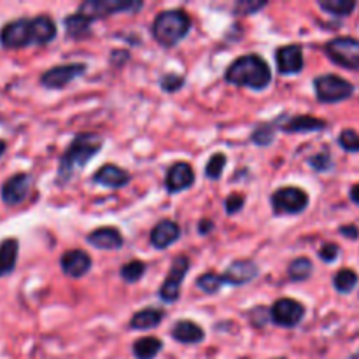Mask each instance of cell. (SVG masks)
<instances>
[{
  "mask_svg": "<svg viewBox=\"0 0 359 359\" xmlns=\"http://www.w3.org/2000/svg\"><path fill=\"white\" fill-rule=\"evenodd\" d=\"M56 37L55 22L47 15L35 16V18H19L9 22L0 30V44L8 49H19L37 44L51 42Z\"/></svg>",
  "mask_w": 359,
  "mask_h": 359,
  "instance_id": "1",
  "label": "cell"
},
{
  "mask_svg": "<svg viewBox=\"0 0 359 359\" xmlns=\"http://www.w3.org/2000/svg\"><path fill=\"white\" fill-rule=\"evenodd\" d=\"M102 144H104V142H102V137L100 135L93 134V131H83V134L76 135L74 141L70 142L69 147H67V151L63 152L62 160H60V167H58L60 184L69 181L77 168L86 167V165L91 161V158L100 151Z\"/></svg>",
  "mask_w": 359,
  "mask_h": 359,
  "instance_id": "2",
  "label": "cell"
},
{
  "mask_svg": "<svg viewBox=\"0 0 359 359\" xmlns=\"http://www.w3.org/2000/svg\"><path fill=\"white\" fill-rule=\"evenodd\" d=\"M225 77L228 83L235 84V86L262 91L272 81V72H270L269 63L262 56L244 55L228 67Z\"/></svg>",
  "mask_w": 359,
  "mask_h": 359,
  "instance_id": "3",
  "label": "cell"
},
{
  "mask_svg": "<svg viewBox=\"0 0 359 359\" xmlns=\"http://www.w3.org/2000/svg\"><path fill=\"white\" fill-rule=\"evenodd\" d=\"M191 29V19L181 9L163 11L154 18L151 26L152 37L163 47H174L181 42Z\"/></svg>",
  "mask_w": 359,
  "mask_h": 359,
  "instance_id": "4",
  "label": "cell"
},
{
  "mask_svg": "<svg viewBox=\"0 0 359 359\" xmlns=\"http://www.w3.org/2000/svg\"><path fill=\"white\" fill-rule=\"evenodd\" d=\"M142 8V2L135 0H88L79 6L77 15L86 18L88 22L107 18L116 13H137Z\"/></svg>",
  "mask_w": 359,
  "mask_h": 359,
  "instance_id": "5",
  "label": "cell"
},
{
  "mask_svg": "<svg viewBox=\"0 0 359 359\" xmlns=\"http://www.w3.org/2000/svg\"><path fill=\"white\" fill-rule=\"evenodd\" d=\"M314 90H316L317 100L323 104H335V102L347 100L354 93V86L349 81L342 79L335 74H326L314 79Z\"/></svg>",
  "mask_w": 359,
  "mask_h": 359,
  "instance_id": "6",
  "label": "cell"
},
{
  "mask_svg": "<svg viewBox=\"0 0 359 359\" xmlns=\"http://www.w3.org/2000/svg\"><path fill=\"white\" fill-rule=\"evenodd\" d=\"M326 55L337 65L349 70H359V40L352 37H337L324 46Z\"/></svg>",
  "mask_w": 359,
  "mask_h": 359,
  "instance_id": "7",
  "label": "cell"
},
{
  "mask_svg": "<svg viewBox=\"0 0 359 359\" xmlns=\"http://www.w3.org/2000/svg\"><path fill=\"white\" fill-rule=\"evenodd\" d=\"M270 202H272V209L277 216L300 214L309 205V195L303 189L287 186V188L277 189Z\"/></svg>",
  "mask_w": 359,
  "mask_h": 359,
  "instance_id": "8",
  "label": "cell"
},
{
  "mask_svg": "<svg viewBox=\"0 0 359 359\" xmlns=\"http://www.w3.org/2000/svg\"><path fill=\"white\" fill-rule=\"evenodd\" d=\"M189 270V258L188 256H177L172 262L170 272H168L167 279L160 287V298L165 303H174L181 296V286L184 280L186 273Z\"/></svg>",
  "mask_w": 359,
  "mask_h": 359,
  "instance_id": "9",
  "label": "cell"
},
{
  "mask_svg": "<svg viewBox=\"0 0 359 359\" xmlns=\"http://www.w3.org/2000/svg\"><path fill=\"white\" fill-rule=\"evenodd\" d=\"M305 316V307L293 298H280L270 309V319L280 328H294Z\"/></svg>",
  "mask_w": 359,
  "mask_h": 359,
  "instance_id": "10",
  "label": "cell"
},
{
  "mask_svg": "<svg viewBox=\"0 0 359 359\" xmlns=\"http://www.w3.org/2000/svg\"><path fill=\"white\" fill-rule=\"evenodd\" d=\"M86 70L84 63H67V65H56L46 70L40 76V84L47 90H63L69 86L74 79L81 77Z\"/></svg>",
  "mask_w": 359,
  "mask_h": 359,
  "instance_id": "11",
  "label": "cell"
},
{
  "mask_svg": "<svg viewBox=\"0 0 359 359\" xmlns=\"http://www.w3.org/2000/svg\"><path fill=\"white\" fill-rule=\"evenodd\" d=\"M30 188H32V175L19 172V174H15L4 182L0 193H2V200H4L6 205L13 207V205H19L22 202H25Z\"/></svg>",
  "mask_w": 359,
  "mask_h": 359,
  "instance_id": "12",
  "label": "cell"
},
{
  "mask_svg": "<svg viewBox=\"0 0 359 359\" xmlns=\"http://www.w3.org/2000/svg\"><path fill=\"white\" fill-rule=\"evenodd\" d=\"M258 273L260 269L254 262H250V260H237L225 270V273L221 276V282L230 284V286H244V284L256 279Z\"/></svg>",
  "mask_w": 359,
  "mask_h": 359,
  "instance_id": "13",
  "label": "cell"
},
{
  "mask_svg": "<svg viewBox=\"0 0 359 359\" xmlns=\"http://www.w3.org/2000/svg\"><path fill=\"white\" fill-rule=\"evenodd\" d=\"M277 70L282 76H291L298 74L303 69V51L298 44H289V46H280L276 51Z\"/></svg>",
  "mask_w": 359,
  "mask_h": 359,
  "instance_id": "14",
  "label": "cell"
},
{
  "mask_svg": "<svg viewBox=\"0 0 359 359\" xmlns=\"http://www.w3.org/2000/svg\"><path fill=\"white\" fill-rule=\"evenodd\" d=\"M195 182V172H193L191 165L186 161H179L174 163L167 172L165 177V188L168 193H181L189 189Z\"/></svg>",
  "mask_w": 359,
  "mask_h": 359,
  "instance_id": "15",
  "label": "cell"
},
{
  "mask_svg": "<svg viewBox=\"0 0 359 359\" xmlns=\"http://www.w3.org/2000/svg\"><path fill=\"white\" fill-rule=\"evenodd\" d=\"M60 265L65 276L72 277V279H79L84 277L91 269V258L90 254L84 253L81 249H72L67 250L65 254L60 260Z\"/></svg>",
  "mask_w": 359,
  "mask_h": 359,
  "instance_id": "16",
  "label": "cell"
},
{
  "mask_svg": "<svg viewBox=\"0 0 359 359\" xmlns=\"http://www.w3.org/2000/svg\"><path fill=\"white\" fill-rule=\"evenodd\" d=\"M179 237H181V228H179L177 223L172 221V219H165L152 228L149 240H151V246L154 249H167L172 244L177 242Z\"/></svg>",
  "mask_w": 359,
  "mask_h": 359,
  "instance_id": "17",
  "label": "cell"
},
{
  "mask_svg": "<svg viewBox=\"0 0 359 359\" xmlns=\"http://www.w3.org/2000/svg\"><path fill=\"white\" fill-rule=\"evenodd\" d=\"M91 179H93V182L106 186V188H123V186H127L130 182L131 175L125 168L118 167V165L107 163L102 165Z\"/></svg>",
  "mask_w": 359,
  "mask_h": 359,
  "instance_id": "18",
  "label": "cell"
},
{
  "mask_svg": "<svg viewBox=\"0 0 359 359\" xmlns=\"http://www.w3.org/2000/svg\"><path fill=\"white\" fill-rule=\"evenodd\" d=\"M88 244L102 250H118L123 247V237H121L120 230L113 228V226H104V228H97L88 235Z\"/></svg>",
  "mask_w": 359,
  "mask_h": 359,
  "instance_id": "19",
  "label": "cell"
},
{
  "mask_svg": "<svg viewBox=\"0 0 359 359\" xmlns=\"http://www.w3.org/2000/svg\"><path fill=\"white\" fill-rule=\"evenodd\" d=\"M172 338L181 344H200L205 338V331L202 326L189 319H181L174 324L170 331Z\"/></svg>",
  "mask_w": 359,
  "mask_h": 359,
  "instance_id": "20",
  "label": "cell"
},
{
  "mask_svg": "<svg viewBox=\"0 0 359 359\" xmlns=\"http://www.w3.org/2000/svg\"><path fill=\"white\" fill-rule=\"evenodd\" d=\"M18 249L19 244L16 239H6L0 244V277H6L15 272Z\"/></svg>",
  "mask_w": 359,
  "mask_h": 359,
  "instance_id": "21",
  "label": "cell"
},
{
  "mask_svg": "<svg viewBox=\"0 0 359 359\" xmlns=\"http://www.w3.org/2000/svg\"><path fill=\"white\" fill-rule=\"evenodd\" d=\"M326 127L323 120L314 116H294L287 123L280 127V130L287 134H301V131H317Z\"/></svg>",
  "mask_w": 359,
  "mask_h": 359,
  "instance_id": "22",
  "label": "cell"
},
{
  "mask_svg": "<svg viewBox=\"0 0 359 359\" xmlns=\"http://www.w3.org/2000/svg\"><path fill=\"white\" fill-rule=\"evenodd\" d=\"M163 310L158 309H144L141 312L134 314L130 319V328L131 330L145 331L152 330V328L160 326V323L163 321Z\"/></svg>",
  "mask_w": 359,
  "mask_h": 359,
  "instance_id": "23",
  "label": "cell"
},
{
  "mask_svg": "<svg viewBox=\"0 0 359 359\" xmlns=\"http://www.w3.org/2000/svg\"><path fill=\"white\" fill-rule=\"evenodd\" d=\"M163 347V342L157 337L141 338L134 344V356L137 359H152L157 358L158 352Z\"/></svg>",
  "mask_w": 359,
  "mask_h": 359,
  "instance_id": "24",
  "label": "cell"
},
{
  "mask_svg": "<svg viewBox=\"0 0 359 359\" xmlns=\"http://www.w3.org/2000/svg\"><path fill=\"white\" fill-rule=\"evenodd\" d=\"M91 22H88L86 18H83L81 15L74 13L69 18H65V33L70 39H84L91 33L90 29Z\"/></svg>",
  "mask_w": 359,
  "mask_h": 359,
  "instance_id": "25",
  "label": "cell"
},
{
  "mask_svg": "<svg viewBox=\"0 0 359 359\" xmlns=\"http://www.w3.org/2000/svg\"><path fill=\"white\" fill-rule=\"evenodd\" d=\"M312 262L309 258H296L291 262L287 273H289V279L293 282H303V280H307L312 276Z\"/></svg>",
  "mask_w": 359,
  "mask_h": 359,
  "instance_id": "26",
  "label": "cell"
},
{
  "mask_svg": "<svg viewBox=\"0 0 359 359\" xmlns=\"http://www.w3.org/2000/svg\"><path fill=\"white\" fill-rule=\"evenodd\" d=\"M319 8L335 16H349L356 9L354 0H321Z\"/></svg>",
  "mask_w": 359,
  "mask_h": 359,
  "instance_id": "27",
  "label": "cell"
},
{
  "mask_svg": "<svg viewBox=\"0 0 359 359\" xmlns=\"http://www.w3.org/2000/svg\"><path fill=\"white\" fill-rule=\"evenodd\" d=\"M145 273V263L141 262V260H134V262H128L127 265L121 266L120 270V276L125 282L128 284H134L138 282V280L144 277Z\"/></svg>",
  "mask_w": 359,
  "mask_h": 359,
  "instance_id": "28",
  "label": "cell"
},
{
  "mask_svg": "<svg viewBox=\"0 0 359 359\" xmlns=\"http://www.w3.org/2000/svg\"><path fill=\"white\" fill-rule=\"evenodd\" d=\"M333 284L335 289H337L338 293H351L356 287V284H358V273L352 272V270L349 269L340 270V272H337V276L333 277Z\"/></svg>",
  "mask_w": 359,
  "mask_h": 359,
  "instance_id": "29",
  "label": "cell"
},
{
  "mask_svg": "<svg viewBox=\"0 0 359 359\" xmlns=\"http://www.w3.org/2000/svg\"><path fill=\"white\" fill-rule=\"evenodd\" d=\"M221 276H218L216 272H205L196 279V287L207 294H216L221 289Z\"/></svg>",
  "mask_w": 359,
  "mask_h": 359,
  "instance_id": "30",
  "label": "cell"
},
{
  "mask_svg": "<svg viewBox=\"0 0 359 359\" xmlns=\"http://www.w3.org/2000/svg\"><path fill=\"white\" fill-rule=\"evenodd\" d=\"M225 167L226 157L223 152H216V154L211 157V160L207 161V165H205V177H209L211 181H218V179H221Z\"/></svg>",
  "mask_w": 359,
  "mask_h": 359,
  "instance_id": "31",
  "label": "cell"
},
{
  "mask_svg": "<svg viewBox=\"0 0 359 359\" xmlns=\"http://www.w3.org/2000/svg\"><path fill=\"white\" fill-rule=\"evenodd\" d=\"M276 137V130H273L272 125H260L256 130L253 131V142L258 145H269L273 142Z\"/></svg>",
  "mask_w": 359,
  "mask_h": 359,
  "instance_id": "32",
  "label": "cell"
},
{
  "mask_svg": "<svg viewBox=\"0 0 359 359\" xmlns=\"http://www.w3.org/2000/svg\"><path fill=\"white\" fill-rule=\"evenodd\" d=\"M338 144L349 152H359V134L354 130H344L338 137Z\"/></svg>",
  "mask_w": 359,
  "mask_h": 359,
  "instance_id": "33",
  "label": "cell"
},
{
  "mask_svg": "<svg viewBox=\"0 0 359 359\" xmlns=\"http://www.w3.org/2000/svg\"><path fill=\"white\" fill-rule=\"evenodd\" d=\"M161 90L167 91V93H174V91L181 90L184 86V77L177 76V74H165L160 79Z\"/></svg>",
  "mask_w": 359,
  "mask_h": 359,
  "instance_id": "34",
  "label": "cell"
},
{
  "mask_svg": "<svg viewBox=\"0 0 359 359\" xmlns=\"http://www.w3.org/2000/svg\"><path fill=\"white\" fill-rule=\"evenodd\" d=\"M266 6V2H254V0H244V2H237L233 11L240 16H247V15H254L256 11L263 9Z\"/></svg>",
  "mask_w": 359,
  "mask_h": 359,
  "instance_id": "35",
  "label": "cell"
},
{
  "mask_svg": "<svg viewBox=\"0 0 359 359\" xmlns=\"http://www.w3.org/2000/svg\"><path fill=\"white\" fill-rule=\"evenodd\" d=\"M309 163H310V167L317 172H326L333 167V161H331L330 154H326V152H321V154L312 157L309 160Z\"/></svg>",
  "mask_w": 359,
  "mask_h": 359,
  "instance_id": "36",
  "label": "cell"
},
{
  "mask_svg": "<svg viewBox=\"0 0 359 359\" xmlns=\"http://www.w3.org/2000/svg\"><path fill=\"white\" fill-rule=\"evenodd\" d=\"M244 203H246V198H244L240 193H233V195H230L225 202L226 214L232 216V214H237L239 211H242Z\"/></svg>",
  "mask_w": 359,
  "mask_h": 359,
  "instance_id": "37",
  "label": "cell"
},
{
  "mask_svg": "<svg viewBox=\"0 0 359 359\" xmlns=\"http://www.w3.org/2000/svg\"><path fill=\"white\" fill-rule=\"evenodd\" d=\"M249 319L254 326H265L266 321L270 319V310L266 307H256L253 309V312L249 314Z\"/></svg>",
  "mask_w": 359,
  "mask_h": 359,
  "instance_id": "38",
  "label": "cell"
},
{
  "mask_svg": "<svg viewBox=\"0 0 359 359\" xmlns=\"http://www.w3.org/2000/svg\"><path fill=\"white\" fill-rule=\"evenodd\" d=\"M340 249H338L337 244H324L319 249V258L326 263H333L338 258Z\"/></svg>",
  "mask_w": 359,
  "mask_h": 359,
  "instance_id": "39",
  "label": "cell"
},
{
  "mask_svg": "<svg viewBox=\"0 0 359 359\" xmlns=\"http://www.w3.org/2000/svg\"><path fill=\"white\" fill-rule=\"evenodd\" d=\"M340 233H342V235L347 237V239H351V240H356V239H358V237H359V230L356 228L354 225L342 226V228H340Z\"/></svg>",
  "mask_w": 359,
  "mask_h": 359,
  "instance_id": "40",
  "label": "cell"
},
{
  "mask_svg": "<svg viewBox=\"0 0 359 359\" xmlns=\"http://www.w3.org/2000/svg\"><path fill=\"white\" fill-rule=\"evenodd\" d=\"M212 228H214L212 221H209V219H202V221H200V226H198V232L202 233V235H205V233L212 232Z\"/></svg>",
  "mask_w": 359,
  "mask_h": 359,
  "instance_id": "41",
  "label": "cell"
},
{
  "mask_svg": "<svg viewBox=\"0 0 359 359\" xmlns=\"http://www.w3.org/2000/svg\"><path fill=\"white\" fill-rule=\"evenodd\" d=\"M351 200L359 205V184L352 186V188H351Z\"/></svg>",
  "mask_w": 359,
  "mask_h": 359,
  "instance_id": "42",
  "label": "cell"
},
{
  "mask_svg": "<svg viewBox=\"0 0 359 359\" xmlns=\"http://www.w3.org/2000/svg\"><path fill=\"white\" fill-rule=\"evenodd\" d=\"M4 151H6V142H4V141H0V157L4 154Z\"/></svg>",
  "mask_w": 359,
  "mask_h": 359,
  "instance_id": "43",
  "label": "cell"
},
{
  "mask_svg": "<svg viewBox=\"0 0 359 359\" xmlns=\"http://www.w3.org/2000/svg\"><path fill=\"white\" fill-rule=\"evenodd\" d=\"M352 359H359V352H358V354H356V356H354V358H352Z\"/></svg>",
  "mask_w": 359,
  "mask_h": 359,
  "instance_id": "44",
  "label": "cell"
},
{
  "mask_svg": "<svg viewBox=\"0 0 359 359\" xmlns=\"http://www.w3.org/2000/svg\"><path fill=\"white\" fill-rule=\"evenodd\" d=\"M276 359H286V358H276Z\"/></svg>",
  "mask_w": 359,
  "mask_h": 359,
  "instance_id": "45",
  "label": "cell"
}]
</instances>
